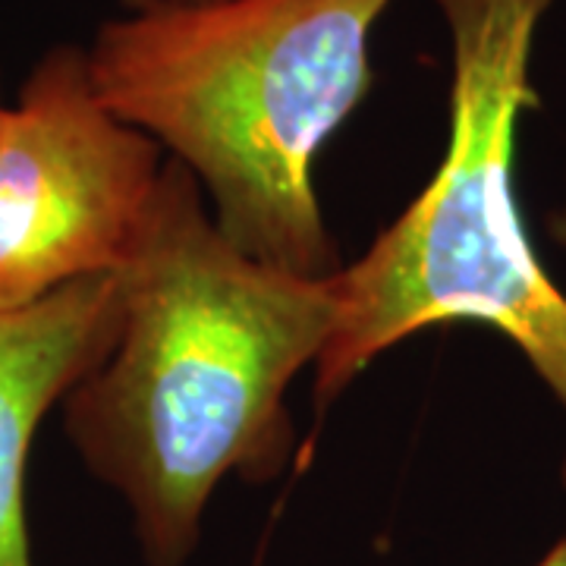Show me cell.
I'll use <instances>...</instances> for the list:
<instances>
[{"mask_svg":"<svg viewBox=\"0 0 566 566\" xmlns=\"http://www.w3.org/2000/svg\"><path fill=\"white\" fill-rule=\"evenodd\" d=\"M117 277L120 327L63 400L66 431L148 566H182L223 479L271 482L290 460L286 387L331 344L337 286L230 243L177 161Z\"/></svg>","mask_w":566,"mask_h":566,"instance_id":"6da1fadb","label":"cell"},{"mask_svg":"<svg viewBox=\"0 0 566 566\" xmlns=\"http://www.w3.org/2000/svg\"><path fill=\"white\" fill-rule=\"evenodd\" d=\"M390 3L126 0L85 63L98 98L199 180L230 243L322 277L334 249L315 164L368 95Z\"/></svg>","mask_w":566,"mask_h":566,"instance_id":"7a4b0ae2","label":"cell"},{"mask_svg":"<svg viewBox=\"0 0 566 566\" xmlns=\"http://www.w3.org/2000/svg\"><path fill=\"white\" fill-rule=\"evenodd\" d=\"M450 32V136L431 182L359 262L334 271L337 327L315 363L327 403L365 365L441 324H485L566 409V293L547 277L516 202V133L535 35L554 0H434Z\"/></svg>","mask_w":566,"mask_h":566,"instance_id":"3957f363","label":"cell"},{"mask_svg":"<svg viewBox=\"0 0 566 566\" xmlns=\"http://www.w3.org/2000/svg\"><path fill=\"white\" fill-rule=\"evenodd\" d=\"M164 164L161 145L98 98L85 48H51L0 129V312L120 271Z\"/></svg>","mask_w":566,"mask_h":566,"instance_id":"277c9868","label":"cell"},{"mask_svg":"<svg viewBox=\"0 0 566 566\" xmlns=\"http://www.w3.org/2000/svg\"><path fill=\"white\" fill-rule=\"evenodd\" d=\"M117 327V271L70 283L20 312H0V566H32L29 450L44 416L111 353Z\"/></svg>","mask_w":566,"mask_h":566,"instance_id":"5b68a950","label":"cell"},{"mask_svg":"<svg viewBox=\"0 0 566 566\" xmlns=\"http://www.w3.org/2000/svg\"><path fill=\"white\" fill-rule=\"evenodd\" d=\"M535 566H566V535Z\"/></svg>","mask_w":566,"mask_h":566,"instance_id":"8992f818","label":"cell"},{"mask_svg":"<svg viewBox=\"0 0 566 566\" xmlns=\"http://www.w3.org/2000/svg\"><path fill=\"white\" fill-rule=\"evenodd\" d=\"M554 237H557V243L566 245V208L554 218Z\"/></svg>","mask_w":566,"mask_h":566,"instance_id":"52a82bcc","label":"cell"},{"mask_svg":"<svg viewBox=\"0 0 566 566\" xmlns=\"http://www.w3.org/2000/svg\"><path fill=\"white\" fill-rule=\"evenodd\" d=\"M3 117H7V104L0 102V129H3Z\"/></svg>","mask_w":566,"mask_h":566,"instance_id":"ba28073f","label":"cell"},{"mask_svg":"<svg viewBox=\"0 0 566 566\" xmlns=\"http://www.w3.org/2000/svg\"><path fill=\"white\" fill-rule=\"evenodd\" d=\"M564 485H566V465H564Z\"/></svg>","mask_w":566,"mask_h":566,"instance_id":"9c48e42d","label":"cell"}]
</instances>
